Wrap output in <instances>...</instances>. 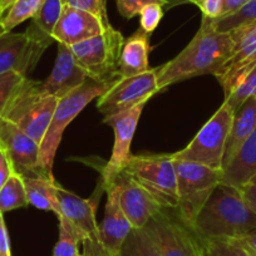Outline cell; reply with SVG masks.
Returning <instances> with one entry per match:
<instances>
[{
	"instance_id": "cell-10",
	"label": "cell",
	"mask_w": 256,
	"mask_h": 256,
	"mask_svg": "<svg viewBox=\"0 0 256 256\" xmlns=\"http://www.w3.org/2000/svg\"><path fill=\"white\" fill-rule=\"evenodd\" d=\"M157 92V68H154L141 74L120 78L98 98L97 108L104 116L117 114L131 110L140 103L148 102Z\"/></svg>"
},
{
	"instance_id": "cell-40",
	"label": "cell",
	"mask_w": 256,
	"mask_h": 256,
	"mask_svg": "<svg viewBox=\"0 0 256 256\" xmlns=\"http://www.w3.org/2000/svg\"><path fill=\"white\" fill-rule=\"evenodd\" d=\"M248 0H224L222 4V13L221 16H228L231 14L236 13L238 10H240ZM220 16V18H221Z\"/></svg>"
},
{
	"instance_id": "cell-43",
	"label": "cell",
	"mask_w": 256,
	"mask_h": 256,
	"mask_svg": "<svg viewBox=\"0 0 256 256\" xmlns=\"http://www.w3.org/2000/svg\"><path fill=\"white\" fill-rule=\"evenodd\" d=\"M80 256H104L100 255V254H96V252H90V251H83V254H80Z\"/></svg>"
},
{
	"instance_id": "cell-13",
	"label": "cell",
	"mask_w": 256,
	"mask_h": 256,
	"mask_svg": "<svg viewBox=\"0 0 256 256\" xmlns=\"http://www.w3.org/2000/svg\"><path fill=\"white\" fill-rule=\"evenodd\" d=\"M58 202V216L64 218L83 238V246L102 248L98 241V224L96 220V200H86L63 188L59 184L56 186ZM103 250V248H102Z\"/></svg>"
},
{
	"instance_id": "cell-8",
	"label": "cell",
	"mask_w": 256,
	"mask_h": 256,
	"mask_svg": "<svg viewBox=\"0 0 256 256\" xmlns=\"http://www.w3.org/2000/svg\"><path fill=\"white\" fill-rule=\"evenodd\" d=\"M123 43L122 33L110 26L100 36L70 46V49L88 77L103 82H116L120 78L118 62Z\"/></svg>"
},
{
	"instance_id": "cell-23",
	"label": "cell",
	"mask_w": 256,
	"mask_h": 256,
	"mask_svg": "<svg viewBox=\"0 0 256 256\" xmlns=\"http://www.w3.org/2000/svg\"><path fill=\"white\" fill-rule=\"evenodd\" d=\"M62 0H44L43 6L32 19V24L26 30V33L36 40L50 46L54 42L53 32L62 14Z\"/></svg>"
},
{
	"instance_id": "cell-3",
	"label": "cell",
	"mask_w": 256,
	"mask_h": 256,
	"mask_svg": "<svg viewBox=\"0 0 256 256\" xmlns=\"http://www.w3.org/2000/svg\"><path fill=\"white\" fill-rule=\"evenodd\" d=\"M116 82H103L90 77L82 86L58 100L39 151V167L46 176L53 177L54 158L68 124L84 110L88 103L104 94Z\"/></svg>"
},
{
	"instance_id": "cell-38",
	"label": "cell",
	"mask_w": 256,
	"mask_h": 256,
	"mask_svg": "<svg viewBox=\"0 0 256 256\" xmlns=\"http://www.w3.org/2000/svg\"><path fill=\"white\" fill-rule=\"evenodd\" d=\"M0 256H12L10 240L3 212H0Z\"/></svg>"
},
{
	"instance_id": "cell-14",
	"label": "cell",
	"mask_w": 256,
	"mask_h": 256,
	"mask_svg": "<svg viewBox=\"0 0 256 256\" xmlns=\"http://www.w3.org/2000/svg\"><path fill=\"white\" fill-rule=\"evenodd\" d=\"M103 186L107 191V202L103 220L98 225V241L107 256H114L134 228L120 208L116 180Z\"/></svg>"
},
{
	"instance_id": "cell-35",
	"label": "cell",
	"mask_w": 256,
	"mask_h": 256,
	"mask_svg": "<svg viewBox=\"0 0 256 256\" xmlns=\"http://www.w3.org/2000/svg\"><path fill=\"white\" fill-rule=\"evenodd\" d=\"M202 12V16L210 19H218L222 13L224 0H188Z\"/></svg>"
},
{
	"instance_id": "cell-17",
	"label": "cell",
	"mask_w": 256,
	"mask_h": 256,
	"mask_svg": "<svg viewBox=\"0 0 256 256\" xmlns=\"http://www.w3.org/2000/svg\"><path fill=\"white\" fill-rule=\"evenodd\" d=\"M110 26V20H103L94 14L63 6L62 14L53 32L54 42L70 46L102 34Z\"/></svg>"
},
{
	"instance_id": "cell-39",
	"label": "cell",
	"mask_w": 256,
	"mask_h": 256,
	"mask_svg": "<svg viewBox=\"0 0 256 256\" xmlns=\"http://www.w3.org/2000/svg\"><path fill=\"white\" fill-rule=\"evenodd\" d=\"M234 240L240 244L251 256H256V228L241 238H234Z\"/></svg>"
},
{
	"instance_id": "cell-1",
	"label": "cell",
	"mask_w": 256,
	"mask_h": 256,
	"mask_svg": "<svg viewBox=\"0 0 256 256\" xmlns=\"http://www.w3.org/2000/svg\"><path fill=\"white\" fill-rule=\"evenodd\" d=\"M234 42L230 33L218 32L211 19L202 16L198 33L172 60L157 68V87L162 92L181 80L204 74L216 76L230 59Z\"/></svg>"
},
{
	"instance_id": "cell-29",
	"label": "cell",
	"mask_w": 256,
	"mask_h": 256,
	"mask_svg": "<svg viewBox=\"0 0 256 256\" xmlns=\"http://www.w3.org/2000/svg\"><path fill=\"white\" fill-rule=\"evenodd\" d=\"M256 94V64L241 78L232 92L225 98L224 102L228 103L231 110L235 112L246 100Z\"/></svg>"
},
{
	"instance_id": "cell-5",
	"label": "cell",
	"mask_w": 256,
	"mask_h": 256,
	"mask_svg": "<svg viewBox=\"0 0 256 256\" xmlns=\"http://www.w3.org/2000/svg\"><path fill=\"white\" fill-rule=\"evenodd\" d=\"M177 178L178 218L191 228L212 191L222 180V170H215L195 162L174 160Z\"/></svg>"
},
{
	"instance_id": "cell-11",
	"label": "cell",
	"mask_w": 256,
	"mask_h": 256,
	"mask_svg": "<svg viewBox=\"0 0 256 256\" xmlns=\"http://www.w3.org/2000/svg\"><path fill=\"white\" fill-rule=\"evenodd\" d=\"M146 103L147 102L140 103L131 110L117 113V114L104 116L103 118V123L110 124L114 132L112 154L103 170V184L113 181L124 170L132 157L131 144Z\"/></svg>"
},
{
	"instance_id": "cell-18",
	"label": "cell",
	"mask_w": 256,
	"mask_h": 256,
	"mask_svg": "<svg viewBox=\"0 0 256 256\" xmlns=\"http://www.w3.org/2000/svg\"><path fill=\"white\" fill-rule=\"evenodd\" d=\"M88 74L76 60L70 46L58 43V54L53 70L44 82H40V90L44 94L58 100L73 92L88 80Z\"/></svg>"
},
{
	"instance_id": "cell-9",
	"label": "cell",
	"mask_w": 256,
	"mask_h": 256,
	"mask_svg": "<svg viewBox=\"0 0 256 256\" xmlns=\"http://www.w3.org/2000/svg\"><path fill=\"white\" fill-rule=\"evenodd\" d=\"M144 228L154 238L161 256H204L202 244L195 231L166 208L154 215Z\"/></svg>"
},
{
	"instance_id": "cell-26",
	"label": "cell",
	"mask_w": 256,
	"mask_h": 256,
	"mask_svg": "<svg viewBox=\"0 0 256 256\" xmlns=\"http://www.w3.org/2000/svg\"><path fill=\"white\" fill-rule=\"evenodd\" d=\"M29 205L23 178L14 172L0 190V212H9Z\"/></svg>"
},
{
	"instance_id": "cell-32",
	"label": "cell",
	"mask_w": 256,
	"mask_h": 256,
	"mask_svg": "<svg viewBox=\"0 0 256 256\" xmlns=\"http://www.w3.org/2000/svg\"><path fill=\"white\" fill-rule=\"evenodd\" d=\"M26 78V76L19 74L16 72H9L0 74V116L3 113L12 93L16 90V86Z\"/></svg>"
},
{
	"instance_id": "cell-16",
	"label": "cell",
	"mask_w": 256,
	"mask_h": 256,
	"mask_svg": "<svg viewBox=\"0 0 256 256\" xmlns=\"http://www.w3.org/2000/svg\"><path fill=\"white\" fill-rule=\"evenodd\" d=\"M114 180L120 208L134 228H144L154 215L164 210L151 194L124 174H120Z\"/></svg>"
},
{
	"instance_id": "cell-12",
	"label": "cell",
	"mask_w": 256,
	"mask_h": 256,
	"mask_svg": "<svg viewBox=\"0 0 256 256\" xmlns=\"http://www.w3.org/2000/svg\"><path fill=\"white\" fill-rule=\"evenodd\" d=\"M48 46L24 33L0 34V74L16 72L26 76L30 72Z\"/></svg>"
},
{
	"instance_id": "cell-44",
	"label": "cell",
	"mask_w": 256,
	"mask_h": 256,
	"mask_svg": "<svg viewBox=\"0 0 256 256\" xmlns=\"http://www.w3.org/2000/svg\"><path fill=\"white\" fill-rule=\"evenodd\" d=\"M254 97H255V98H256V94H255V96H254Z\"/></svg>"
},
{
	"instance_id": "cell-24",
	"label": "cell",
	"mask_w": 256,
	"mask_h": 256,
	"mask_svg": "<svg viewBox=\"0 0 256 256\" xmlns=\"http://www.w3.org/2000/svg\"><path fill=\"white\" fill-rule=\"evenodd\" d=\"M114 256H161L151 234L144 228H132Z\"/></svg>"
},
{
	"instance_id": "cell-20",
	"label": "cell",
	"mask_w": 256,
	"mask_h": 256,
	"mask_svg": "<svg viewBox=\"0 0 256 256\" xmlns=\"http://www.w3.org/2000/svg\"><path fill=\"white\" fill-rule=\"evenodd\" d=\"M150 53V34L138 29L128 39H124L120 62L118 74L120 78L132 77L147 72Z\"/></svg>"
},
{
	"instance_id": "cell-21",
	"label": "cell",
	"mask_w": 256,
	"mask_h": 256,
	"mask_svg": "<svg viewBox=\"0 0 256 256\" xmlns=\"http://www.w3.org/2000/svg\"><path fill=\"white\" fill-rule=\"evenodd\" d=\"M256 127V98L250 97L234 112L230 132L225 144L222 170L232 160L241 144L252 134Z\"/></svg>"
},
{
	"instance_id": "cell-33",
	"label": "cell",
	"mask_w": 256,
	"mask_h": 256,
	"mask_svg": "<svg viewBox=\"0 0 256 256\" xmlns=\"http://www.w3.org/2000/svg\"><path fill=\"white\" fill-rule=\"evenodd\" d=\"M140 16H141V29L151 34L158 26L164 16V6L157 3L148 4L140 12Z\"/></svg>"
},
{
	"instance_id": "cell-27",
	"label": "cell",
	"mask_w": 256,
	"mask_h": 256,
	"mask_svg": "<svg viewBox=\"0 0 256 256\" xmlns=\"http://www.w3.org/2000/svg\"><path fill=\"white\" fill-rule=\"evenodd\" d=\"M211 24L216 30L222 33H230L238 28L256 24V0H248L240 10L231 16L211 19Z\"/></svg>"
},
{
	"instance_id": "cell-31",
	"label": "cell",
	"mask_w": 256,
	"mask_h": 256,
	"mask_svg": "<svg viewBox=\"0 0 256 256\" xmlns=\"http://www.w3.org/2000/svg\"><path fill=\"white\" fill-rule=\"evenodd\" d=\"M157 3L162 6H168L170 0H117V9L126 19H132L140 14L146 6Z\"/></svg>"
},
{
	"instance_id": "cell-7",
	"label": "cell",
	"mask_w": 256,
	"mask_h": 256,
	"mask_svg": "<svg viewBox=\"0 0 256 256\" xmlns=\"http://www.w3.org/2000/svg\"><path fill=\"white\" fill-rule=\"evenodd\" d=\"M232 118L234 110L224 102L184 148L171 154L172 158L222 170L224 152Z\"/></svg>"
},
{
	"instance_id": "cell-25",
	"label": "cell",
	"mask_w": 256,
	"mask_h": 256,
	"mask_svg": "<svg viewBox=\"0 0 256 256\" xmlns=\"http://www.w3.org/2000/svg\"><path fill=\"white\" fill-rule=\"evenodd\" d=\"M43 3L44 0H16L13 6L0 18V34L9 33L19 24L33 19Z\"/></svg>"
},
{
	"instance_id": "cell-19",
	"label": "cell",
	"mask_w": 256,
	"mask_h": 256,
	"mask_svg": "<svg viewBox=\"0 0 256 256\" xmlns=\"http://www.w3.org/2000/svg\"><path fill=\"white\" fill-rule=\"evenodd\" d=\"M256 174V127L222 170L221 184L240 190Z\"/></svg>"
},
{
	"instance_id": "cell-36",
	"label": "cell",
	"mask_w": 256,
	"mask_h": 256,
	"mask_svg": "<svg viewBox=\"0 0 256 256\" xmlns=\"http://www.w3.org/2000/svg\"><path fill=\"white\" fill-rule=\"evenodd\" d=\"M244 200L256 215V174L240 188Z\"/></svg>"
},
{
	"instance_id": "cell-28",
	"label": "cell",
	"mask_w": 256,
	"mask_h": 256,
	"mask_svg": "<svg viewBox=\"0 0 256 256\" xmlns=\"http://www.w3.org/2000/svg\"><path fill=\"white\" fill-rule=\"evenodd\" d=\"M58 220L59 236L53 256H80V244L83 242V238L66 218L58 216Z\"/></svg>"
},
{
	"instance_id": "cell-22",
	"label": "cell",
	"mask_w": 256,
	"mask_h": 256,
	"mask_svg": "<svg viewBox=\"0 0 256 256\" xmlns=\"http://www.w3.org/2000/svg\"><path fill=\"white\" fill-rule=\"evenodd\" d=\"M20 176L26 186L29 205H33L39 210L53 211L58 216L59 208L56 196V182L54 177L46 176L42 171L20 174Z\"/></svg>"
},
{
	"instance_id": "cell-30",
	"label": "cell",
	"mask_w": 256,
	"mask_h": 256,
	"mask_svg": "<svg viewBox=\"0 0 256 256\" xmlns=\"http://www.w3.org/2000/svg\"><path fill=\"white\" fill-rule=\"evenodd\" d=\"M201 244L204 256H251L234 238H205Z\"/></svg>"
},
{
	"instance_id": "cell-37",
	"label": "cell",
	"mask_w": 256,
	"mask_h": 256,
	"mask_svg": "<svg viewBox=\"0 0 256 256\" xmlns=\"http://www.w3.org/2000/svg\"><path fill=\"white\" fill-rule=\"evenodd\" d=\"M14 172H16V170H14L13 164H12V161L9 160L8 154H6V151L0 147V190H2V187H3L4 184H6V182L8 181L9 177H10Z\"/></svg>"
},
{
	"instance_id": "cell-41",
	"label": "cell",
	"mask_w": 256,
	"mask_h": 256,
	"mask_svg": "<svg viewBox=\"0 0 256 256\" xmlns=\"http://www.w3.org/2000/svg\"><path fill=\"white\" fill-rule=\"evenodd\" d=\"M16 0H0V18L6 14V12L13 6Z\"/></svg>"
},
{
	"instance_id": "cell-4",
	"label": "cell",
	"mask_w": 256,
	"mask_h": 256,
	"mask_svg": "<svg viewBox=\"0 0 256 256\" xmlns=\"http://www.w3.org/2000/svg\"><path fill=\"white\" fill-rule=\"evenodd\" d=\"M58 100L42 92L40 82L26 77L13 90L0 117L18 126L40 144Z\"/></svg>"
},
{
	"instance_id": "cell-2",
	"label": "cell",
	"mask_w": 256,
	"mask_h": 256,
	"mask_svg": "<svg viewBox=\"0 0 256 256\" xmlns=\"http://www.w3.org/2000/svg\"><path fill=\"white\" fill-rule=\"evenodd\" d=\"M256 228V215L244 200L238 188L220 184L191 228L201 238H238Z\"/></svg>"
},
{
	"instance_id": "cell-42",
	"label": "cell",
	"mask_w": 256,
	"mask_h": 256,
	"mask_svg": "<svg viewBox=\"0 0 256 256\" xmlns=\"http://www.w3.org/2000/svg\"><path fill=\"white\" fill-rule=\"evenodd\" d=\"M184 3H188V0H170L168 6H177V4H184Z\"/></svg>"
},
{
	"instance_id": "cell-15",
	"label": "cell",
	"mask_w": 256,
	"mask_h": 256,
	"mask_svg": "<svg viewBox=\"0 0 256 256\" xmlns=\"http://www.w3.org/2000/svg\"><path fill=\"white\" fill-rule=\"evenodd\" d=\"M0 147L6 151L16 172L20 174L42 171L39 167L40 144L18 126L0 117ZM43 172V171H42Z\"/></svg>"
},
{
	"instance_id": "cell-6",
	"label": "cell",
	"mask_w": 256,
	"mask_h": 256,
	"mask_svg": "<svg viewBox=\"0 0 256 256\" xmlns=\"http://www.w3.org/2000/svg\"><path fill=\"white\" fill-rule=\"evenodd\" d=\"M120 174L144 187L164 208H177V178L171 154H132Z\"/></svg>"
},
{
	"instance_id": "cell-34",
	"label": "cell",
	"mask_w": 256,
	"mask_h": 256,
	"mask_svg": "<svg viewBox=\"0 0 256 256\" xmlns=\"http://www.w3.org/2000/svg\"><path fill=\"white\" fill-rule=\"evenodd\" d=\"M62 4L80 9V10L88 12V13L94 14L96 16L103 19V20H108L104 0H62Z\"/></svg>"
}]
</instances>
